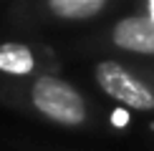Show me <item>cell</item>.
Returning a JSON list of instances; mask_svg holds the SVG:
<instances>
[{
    "label": "cell",
    "mask_w": 154,
    "mask_h": 151,
    "mask_svg": "<svg viewBox=\"0 0 154 151\" xmlns=\"http://www.w3.org/2000/svg\"><path fill=\"white\" fill-rule=\"evenodd\" d=\"M94 81L119 106L131 111H154V81L124 63L106 58L94 66Z\"/></svg>",
    "instance_id": "7a4b0ae2"
},
{
    "label": "cell",
    "mask_w": 154,
    "mask_h": 151,
    "mask_svg": "<svg viewBox=\"0 0 154 151\" xmlns=\"http://www.w3.org/2000/svg\"><path fill=\"white\" fill-rule=\"evenodd\" d=\"M28 103L46 121L58 126H83L88 121V103L73 83L58 76H38L28 88Z\"/></svg>",
    "instance_id": "6da1fadb"
},
{
    "label": "cell",
    "mask_w": 154,
    "mask_h": 151,
    "mask_svg": "<svg viewBox=\"0 0 154 151\" xmlns=\"http://www.w3.org/2000/svg\"><path fill=\"white\" fill-rule=\"evenodd\" d=\"M53 20H63V23H86L99 18L101 13L109 10L106 0H51L46 3V8Z\"/></svg>",
    "instance_id": "277c9868"
},
{
    "label": "cell",
    "mask_w": 154,
    "mask_h": 151,
    "mask_svg": "<svg viewBox=\"0 0 154 151\" xmlns=\"http://www.w3.org/2000/svg\"><path fill=\"white\" fill-rule=\"evenodd\" d=\"M109 43L124 53L154 58V15L137 13L119 18L109 30Z\"/></svg>",
    "instance_id": "3957f363"
},
{
    "label": "cell",
    "mask_w": 154,
    "mask_h": 151,
    "mask_svg": "<svg viewBox=\"0 0 154 151\" xmlns=\"http://www.w3.org/2000/svg\"><path fill=\"white\" fill-rule=\"evenodd\" d=\"M35 71V53L28 43L3 40L0 43V73L3 76H28Z\"/></svg>",
    "instance_id": "5b68a950"
}]
</instances>
